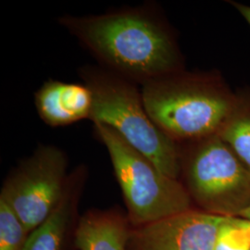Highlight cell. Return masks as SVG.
I'll return each instance as SVG.
<instances>
[{"label": "cell", "mask_w": 250, "mask_h": 250, "mask_svg": "<svg viewBox=\"0 0 250 250\" xmlns=\"http://www.w3.org/2000/svg\"><path fill=\"white\" fill-rule=\"evenodd\" d=\"M58 22L99 66L140 86L185 70L173 30L152 4L94 15H64Z\"/></svg>", "instance_id": "6da1fadb"}, {"label": "cell", "mask_w": 250, "mask_h": 250, "mask_svg": "<svg viewBox=\"0 0 250 250\" xmlns=\"http://www.w3.org/2000/svg\"><path fill=\"white\" fill-rule=\"evenodd\" d=\"M140 87L152 121L178 145L218 134L235 98V92L217 72L185 69Z\"/></svg>", "instance_id": "7a4b0ae2"}, {"label": "cell", "mask_w": 250, "mask_h": 250, "mask_svg": "<svg viewBox=\"0 0 250 250\" xmlns=\"http://www.w3.org/2000/svg\"><path fill=\"white\" fill-rule=\"evenodd\" d=\"M78 73L94 97L90 121L109 127L161 172L179 180L180 146L152 121L141 87L99 65L84 66Z\"/></svg>", "instance_id": "3957f363"}, {"label": "cell", "mask_w": 250, "mask_h": 250, "mask_svg": "<svg viewBox=\"0 0 250 250\" xmlns=\"http://www.w3.org/2000/svg\"><path fill=\"white\" fill-rule=\"evenodd\" d=\"M179 146L182 184L201 210L240 217L250 208V170L218 134Z\"/></svg>", "instance_id": "277c9868"}, {"label": "cell", "mask_w": 250, "mask_h": 250, "mask_svg": "<svg viewBox=\"0 0 250 250\" xmlns=\"http://www.w3.org/2000/svg\"><path fill=\"white\" fill-rule=\"evenodd\" d=\"M94 132L109 155L129 221L135 227L192 209L193 201L180 180L161 172L106 125L95 124Z\"/></svg>", "instance_id": "5b68a950"}, {"label": "cell", "mask_w": 250, "mask_h": 250, "mask_svg": "<svg viewBox=\"0 0 250 250\" xmlns=\"http://www.w3.org/2000/svg\"><path fill=\"white\" fill-rule=\"evenodd\" d=\"M65 152L40 145L4 183L2 198L18 216L29 234L53 213L65 193L68 178Z\"/></svg>", "instance_id": "8992f818"}, {"label": "cell", "mask_w": 250, "mask_h": 250, "mask_svg": "<svg viewBox=\"0 0 250 250\" xmlns=\"http://www.w3.org/2000/svg\"><path fill=\"white\" fill-rule=\"evenodd\" d=\"M227 218L194 208L172 215L131 230L129 250H214Z\"/></svg>", "instance_id": "52a82bcc"}, {"label": "cell", "mask_w": 250, "mask_h": 250, "mask_svg": "<svg viewBox=\"0 0 250 250\" xmlns=\"http://www.w3.org/2000/svg\"><path fill=\"white\" fill-rule=\"evenodd\" d=\"M35 106L39 118L51 127H63L83 120H90L94 97L82 83H66L49 79L35 94Z\"/></svg>", "instance_id": "ba28073f"}, {"label": "cell", "mask_w": 250, "mask_h": 250, "mask_svg": "<svg viewBox=\"0 0 250 250\" xmlns=\"http://www.w3.org/2000/svg\"><path fill=\"white\" fill-rule=\"evenodd\" d=\"M115 211H91L81 218L75 232L79 250H129L131 230Z\"/></svg>", "instance_id": "9c48e42d"}, {"label": "cell", "mask_w": 250, "mask_h": 250, "mask_svg": "<svg viewBox=\"0 0 250 250\" xmlns=\"http://www.w3.org/2000/svg\"><path fill=\"white\" fill-rule=\"evenodd\" d=\"M79 174L68 178L62 201L44 223L27 235L21 250H61L75 204Z\"/></svg>", "instance_id": "30bf717a"}, {"label": "cell", "mask_w": 250, "mask_h": 250, "mask_svg": "<svg viewBox=\"0 0 250 250\" xmlns=\"http://www.w3.org/2000/svg\"><path fill=\"white\" fill-rule=\"evenodd\" d=\"M217 134L250 170V88L235 92L232 107Z\"/></svg>", "instance_id": "8fae6325"}, {"label": "cell", "mask_w": 250, "mask_h": 250, "mask_svg": "<svg viewBox=\"0 0 250 250\" xmlns=\"http://www.w3.org/2000/svg\"><path fill=\"white\" fill-rule=\"evenodd\" d=\"M27 235L18 216L0 198V250H21Z\"/></svg>", "instance_id": "7c38bea8"}, {"label": "cell", "mask_w": 250, "mask_h": 250, "mask_svg": "<svg viewBox=\"0 0 250 250\" xmlns=\"http://www.w3.org/2000/svg\"><path fill=\"white\" fill-rule=\"evenodd\" d=\"M214 250H250V236L241 218L228 217L220 229Z\"/></svg>", "instance_id": "4fadbf2b"}, {"label": "cell", "mask_w": 250, "mask_h": 250, "mask_svg": "<svg viewBox=\"0 0 250 250\" xmlns=\"http://www.w3.org/2000/svg\"><path fill=\"white\" fill-rule=\"evenodd\" d=\"M230 3L232 7L240 13V15L245 19V21L250 26V6L241 4V3H237L235 1H231Z\"/></svg>", "instance_id": "5bb4252c"}, {"label": "cell", "mask_w": 250, "mask_h": 250, "mask_svg": "<svg viewBox=\"0 0 250 250\" xmlns=\"http://www.w3.org/2000/svg\"><path fill=\"white\" fill-rule=\"evenodd\" d=\"M241 224L243 225V227L247 230V232H249L250 236V220H247V219L241 218Z\"/></svg>", "instance_id": "9a60e30c"}, {"label": "cell", "mask_w": 250, "mask_h": 250, "mask_svg": "<svg viewBox=\"0 0 250 250\" xmlns=\"http://www.w3.org/2000/svg\"><path fill=\"white\" fill-rule=\"evenodd\" d=\"M239 218H244V219H247V220H250V208H249Z\"/></svg>", "instance_id": "2e32d148"}]
</instances>
